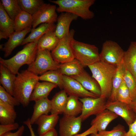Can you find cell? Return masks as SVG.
Returning <instances> with one entry per match:
<instances>
[{
  "instance_id": "6da1fadb",
  "label": "cell",
  "mask_w": 136,
  "mask_h": 136,
  "mask_svg": "<svg viewBox=\"0 0 136 136\" xmlns=\"http://www.w3.org/2000/svg\"><path fill=\"white\" fill-rule=\"evenodd\" d=\"M15 81L13 96L24 107L29 103L32 93L37 83L39 76L27 69L17 75Z\"/></svg>"
},
{
  "instance_id": "7a4b0ae2",
  "label": "cell",
  "mask_w": 136,
  "mask_h": 136,
  "mask_svg": "<svg viewBox=\"0 0 136 136\" xmlns=\"http://www.w3.org/2000/svg\"><path fill=\"white\" fill-rule=\"evenodd\" d=\"M88 67L92 73V77L100 86V96L108 99L111 94L113 80L118 66L100 61Z\"/></svg>"
},
{
  "instance_id": "3957f363",
  "label": "cell",
  "mask_w": 136,
  "mask_h": 136,
  "mask_svg": "<svg viewBox=\"0 0 136 136\" xmlns=\"http://www.w3.org/2000/svg\"><path fill=\"white\" fill-rule=\"evenodd\" d=\"M37 42L26 44L22 49L9 59H4L0 57V64L7 67L13 74L17 75L21 66L25 64L28 65L35 60L38 51Z\"/></svg>"
},
{
  "instance_id": "277c9868",
  "label": "cell",
  "mask_w": 136,
  "mask_h": 136,
  "mask_svg": "<svg viewBox=\"0 0 136 136\" xmlns=\"http://www.w3.org/2000/svg\"><path fill=\"white\" fill-rule=\"evenodd\" d=\"M49 1L57 5L56 11L58 12L73 14L85 20L92 19L94 13L89 9L94 3L95 0H57Z\"/></svg>"
},
{
  "instance_id": "5b68a950",
  "label": "cell",
  "mask_w": 136,
  "mask_h": 136,
  "mask_svg": "<svg viewBox=\"0 0 136 136\" xmlns=\"http://www.w3.org/2000/svg\"><path fill=\"white\" fill-rule=\"evenodd\" d=\"M71 46L75 58L84 67L92 65L100 61L98 48L90 44L74 39Z\"/></svg>"
},
{
  "instance_id": "8992f818",
  "label": "cell",
  "mask_w": 136,
  "mask_h": 136,
  "mask_svg": "<svg viewBox=\"0 0 136 136\" xmlns=\"http://www.w3.org/2000/svg\"><path fill=\"white\" fill-rule=\"evenodd\" d=\"M60 65L53 59L50 51L38 50L35 60L28 65L27 70L35 75H41L48 71L59 69Z\"/></svg>"
},
{
  "instance_id": "52a82bcc",
  "label": "cell",
  "mask_w": 136,
  "mask_h": 136,
  "mask_svg": "<svg viewBox=\"0 0 136 136\" xmlns=\"http://www.w3.org/2000/svg\"><path fill=\"white\" fill-rule=\"evenodd\" d=\"M74 29H71L68 34L59 40V42L51 54L53 59L59 63H63L75 58L71 46L74 39Z\"/></svg>"
},
{
  "instance_id": "ba28073f",
  "label": "cell",
  "mask_w": 136,
  "mask_h": 136,
  "mask_svg": "<svg viewBox=\"0 0 136 136\" xmlns=\"http://www.w3.org/2000/svg\"><path fill=\"white\" fill-rule=\"evenodd\" d=\"M124 51L116 42L106 41L103 44L100 53V61L118 66L123 61Z\"/></svg>"
},
{
  "instance_id": "9c48e42d",
  "label": "cell",
  "mask_w": 136,
  "mask_h": 136,
  "mask_svg": "<svg viewBox=\"0 0 136 136\" xmlns=\"http://www.w3.org/2000/svg\"><path fill=\"white\" fill-rule=\"evenodd\" d=\"M106 99L101 96L79 98L83 104L82 112L80 116L82 121L91 115L96 116L106 109Z\"/></svg>"
},
{
  "instance_id": "30bf717a",
  "label": "cell",
  "mask_w": 136,
  "mask_h": 136,
  "mask_svg": "<svg viewBox=\"0 0 136 136\" xmlns=\"http://www.w3.org/2000/svg\"><path fill=\"white\" fill-rule=\"evenodd\" d=\"M55 5L44 3L32 15V28H35L42 23H54L57 22L58 16Z\"/></svg>"
},
{
  "instance_id": "8fae6325",
  "label": "cell",
  "mask_w": 136,
  "mask_h": 136,
  "mask_svg": "<svg viewBox=\"0 0 136 136\" xmlns=\"http://www.w3.org/2000/svg\"><path fill=\"white\" fill-rule=\"evenodd\" d=\"M62 82L63 89L69 96L80 98L99 97L85 89L78 81L70 77L62 75Z\"/></svg>"
},
{
  "instance_id": "7c38bea8",
  "label": "cell",
  "mask_w": 136,
  "mask_h": 136,
  "mask_svg": "<svg viewBox=\"0 0 136 136\" xmlns=\"http://www.w3.org/2000/svg\"><path fill=\"white\" fill-rule=\"evenodd\" d=\"M82 121L80 116L64 115L59 120V136H73L78 134L81 129Z\"/></svg>"
},
{
  "instance_id": "4fadbf2b",
  "label": "cell",
  "mask_w": 136,
  "mask_h": 136,
  "mask_svg": "<svg viewBox=\"0 0 136 136\" xmlns=\"http://www.w3.org/2000/svg\"><path fill=\"white\" fill-rule=\"evenodd\" d=\"M106 108L121 117L128 126L136 119V114L131 106L125 103L117 101H107Z\"/></svg>"
},
{
  "instance_id": "5bb4252c",
  "label": "cell",
  "mask_w": 136,
  "mask_h": 136,
  "mask_svg": "<svg viewBox=\"0 0 136 136\" xmlns=\"http://www.w3.org/2000/svg\"><path fill=\"white\" fill-rule=\"evenodd\" d=\"M78 17L68 12H62L58 17L55 30L57 37L60 40L68 34L71 23L77 20Z\"/></svg>"
},
{
  "instance_id": "9a60e30c",
  "label": "cell",
  "mask_w": 136,
  "mask_h": 136,
  "mask_svg": "<svg viewBox=\"0 0 136 136\" xmlns=\"http://www.w3.org/2000/svg\"><path fill=\"white\" fill-rule=\"evenodd\" d=\"M78 81L86 90L100 97L101 94L100 86L97 82L85 70L79 74L71 76Z\"/></svg>"
},
{
  "instance_id": "2e32d148",
  "label": "cell",
  "mask_w": 136,
  "mask_h": 136,
  "mask_svg": "<svg viewBox=\"0 0 136 136\" xmlns=\"http://www.w3.org/2000/svg\"><path fill=\"white\" fill-rule=\"evenodd\" d=\"M31 29L30 28L20 31H15L10 36L8 41L1 49L4 53L5 57L10 55L15 48L21 45L25 36L30 31Z\"/></svg>"
},
{
  "instance_id": "e0dca14e",
  "label": "cell",
  "mask_w": 136,
  "mask_h": 136,
  "mask_svg": "<svg viewBox=\"0 0 136 136\" xmlns=\"http://www.w3.org/2000/svg\"><path fill=\"white\" fill-rule=\"evenodd\" d=\"M0 39H7L15 31L14 21L6 12L0 3Z\"/></svg>"
},
{
  "instance_id": "ac0fdd59",
  "label": "cell",
  "mask_w": 136,
  "mask_h": 136,
  "mask_svg": "<svg viewBox=\"0 0 136 136\" xmlns=\"http://www.w3.org/2000/svg\"><path fill=\"white\" fill-rule=\"evenodd\" d=\"M123 62L126 69L132 75L136 82V41H132L124 51Z\"/></svg>"
},
{
  "instance_id": "d6986e66",
  "label": "cell",
  "mask_w": 136,
  "mask_h": 136,
  "mask_svg": "<svg viewBox=\"0 0 136 136\" xmlns=\"http://www.w3.org/2000/svg\"><path fill=\"white\" fill-rule=\"evenodd\" d=\"M59 119L58 115L56 114L43 115L40 116L35 123L38 126L39 135L54 129Z\"/></svg>"
},
{
  "instance_id": "ffe728a7",
  "label": "cell",
  "mask_w": 136,
  "mask_h": 136,
  "mask_svg": "<svg viewBox=\"0 0 136 136\" xmlns=\"http://www.w3.org/2000/svg\"><path fill=\"white\" fill-rule=\"evenodd\" d=\"M56 25L54 23H44L42 24L37 28H32L29 36L24 39L21 45L27 43L38 42L40 38L47 32L55 31Z\"/></svg>"
},
{
  "instance_id": "44dd1931",
  "label": "cell",
  "mask_w": 136,
  "mask_h": 136,
  "mask_svg": "<svg viewBox=\"0 0 136 136\" xmlns=\"http://www.w3.org/2000/svg\"><path fill=\"white\" fill-rule=\"evenodd\" d=\"M118 116L112 111L106 109L102 112L96 115L92 121L91 124L94 125L98 132L106 130L109 123L117 118Z\"/></svg>"
},
{
  "instance_id": "7402d4cb",
  "label": "cell",
  "mask_w": 136,
  "mask_h": 136,
  "mask_svg": "<svg viewBox=\"0 0 136 136\" xmlns=\"http://www.w3.org/2000/svg\"><path fill=\"white\" fill-rule=\"evenodd\" d=\"M57 86L54 84L46 81L38 82L31 95L30 101L35 102L47 97L51 91Z\"/></svg>"
},
{
  "instance_id": "603a6c76",
  "label": "cell",
  "mask_w": 136,
  "mask_h": 136,
  "mask_svg": "<svg viewBox=\"0 0 136 136\" xmlns=\"http://www.w3.org/2000/svg\"><path fill=\"white\" fill-rule=\"evenodd\" d=\"M35 102L33 110L30 118L32 125L35 123L38 118L43 115H48L51 112V100L48 97L43 98Z\"/></svg>"
},
{
  "instance_id": "cb8c5ba5",
  "label": "cell",
  "mask_w": 136,
  "mask_h": 136,
  "mask_svg": "<svg viewBox=\"0 0 136 136\" xmlns=\"http://www.w3.org/2000/svg\"><path fill=\"white\" fill-rule=\"evenodd\" d=\"M59 40L55 31L48 32L38 40L37 43L38 50H47L52 51L56 47Z\"/></svg>"
},
{
  "instance_id": "d4e9b609",
  "label": "cell",
  "mask_w": 136,
  "mask_h": 136,
  "mask_svg": "<svg viewBox=\"0 0 136 136\" xmlns=\"http://www.w3.org/2000/svg\"><path fill=\"white\" fill-rule=\"evenodd\" d=\"M16 75L12 73L6 67L0 64V83L2 86L11 95L13 90Z\"/></svg>"
},
{
  "instance_id": "484cf974",
  "label": "cell",
  "mask_w": 136,
  "mask_h": 136,
  "mask_svg": "<svg viewBox=\"0 0 136 136\" xmlns=\"http://www.w3.org/2000/svg\"><path fill=\"white\" fill-rule=\"evenodd\" d=\"M67 94L63 89L57 93L51 100V114L63 113L67 102Z\"/></svg>"
},
{
  "instance_id": "4316f807",
  "label": "cell",
  "mask_w": 136,
  "mask_h": 136,
  "mask_svg": "<svg viewBox=\"0 0 136 136\" xmlns=\"http://www.w3.org/2000/svg\"><path fill=\"white\" fill-rule=\"evenodd\" d=\"M84 67L78 60L74 58L68 62L60 64L59 69L62 75L71 77L81 74L84 70Z\"/></svg>"
},
{
  "instance_id": "83f0119b",
  "label": "cell",
  "mask_w": 136,
  "mask_h": 136,
  "mask_svg": "<svg viewBox=\"0 0 136 136\" xmlns=\"http://www.w3.org/2000/svg\"><path fill=\"white\" fill-rule=\"evenodd\" d=\"M16 117L14 107L0 100V123L6 124L14 123Z\"/></svg>"
},
{
  "instance_id": "f1b7e54d",
  "label": "cell",
  "mask_w": 136,
  "mask_h": 136,
  "mask_svg": "<svg viewBox=\"0 0 136 136\" xmlns=\"http://www.w3.org/2000/svg\"><path fill=\"white\" fill-rule=\"evenodd\" d=\"M83 104L79 98L73 96H68L63 113L64 115L74 117L81 113Z\"/></svg>"
},
{
  "instance_id": "f546056e",
  "label": "cell",
  "mask_w": 136,
  "mask_h": 136,
  "mask_svg": "<svg viewBox=\"0 0 136 136\" xmlns=\"http://www.w3.org/2000/svg\"><path fill=\"white\" fill-rule=\"evenodd\" d=\"M126 70V69L123 61L122 63L117 67L113 80L111 94L107 101H116L117 93L123 80V77Z\"/></svg>"
},
{
  "instance_id": "4dcf8cb0",
  "label": "cell",
  "mask_w": 136,
  "mask_h": 136,
  "mask_svg": "<svg viewBox=\"0 0 136 136\" xmlns=\"http://www.w3.org/2000/svg\"><path fill=\"white\" fill-rule=\"evenodd\" d=\"M14 21L15 31H20L29 28H31L32 15L22 10L16 17Z\"/></svg>"
},
{
  "instance_id": "1f68e13d",
  "label": "cell",
  "mask_w": 136,
  "mask_h": 136,
  "mask_svg": "<svg viewBox=\"0 0 136 136\" xmlns=\"http://www.w3.org/2000/svg\"><path fill=\"white\" fill-rule=\"evenodd\" d=\"M62 75L59 69L50 70L39 76V79L55 84L60 89H62Z\"/></svg>"
},
{
  "instance_id": "d6a6232c",
  "label": "cell",
  "mask_w": 136,
  "mask_h": 136,
  "mask_svg": "<svg viewBox=\"0 0 136 136\" xmlns=\"http://www.w3.org/2000/svg\"><path fill=\"white\" fill-rule=\"evenodd\" d=\"M0 3L8 15L14 21L22 11L18 0H1Z\"/></svg>"
},
{
  "instance_id": "836d02e7",
  "label": "cell",
  "mask_w": 136,
  "mask_h": 136,
  "mask_svg": "<svg viewBox=\"0 0 136 136\" xmlns=\"http://www.w3.org/2000/svg\"><path fill=\"white\" fill-rule=\"evenodd\" d=\"M22 11L32 15L39 9L44 3L42 0H18Z\"/></svg>"
},
{
  "instance_id": "e575fe53",
  "label": "cell",
  "mask_w": 136,
  "mask_h": 136,
  "mask_svg": "<svg viewBox=\"0 0 136 136\" xmlns=\"http://www.w3.org/2000/svg\"><path fill=\"white\" fill-rule=\"evenodd\" d=\"M123 80L129 90L130 97L133 102L136 99V82L132 75L126 69Z\"/></svg>"
},
{
  "instance_id": "d590c367",
  "label": "cell",
  "mask_w": 136,
  "mask_h": 136,
  "mask_svg": "<svg viewBox=\"0 0 136 136\" xmlns=\"http://www.w3.org/2000/svg\"><path fill=\"white\" fill-rule=\"evenodd\" d=\"M116 101L125 103L130 106L132 104L133 102L129 91L123 80L118 90Z\"/></svg>"
},
{
  "instance_id": "8d00e7d4",
  "label": "cell",
  "mask_w": 136,
  "mask_h": 136,
  "mask_svg": "<svg viewBox=\"0 0 136 136\" xmlns=\"http://www.w3.org/2000/svg\"><path fill=\"white\" fill-rule=\"evenodd\" d=\"M0 100L14 107L20 104L14 97L7 92L1 85L0 86Z\"/></svg>"
},
{
  "instance_id": "74e56055",
  "label": "cell",
  "mask_w": 136,
  "mask_h": 136,
  "mask_svg": "<svg viewBox=\"0 0 136 136\" xmlns=\"http://www.w3.org/2000/svg\"><path fill=\"white\" fill-rule=\"evenodd\" d=\"M126 132L124 127L118 124L110 131L105 130L98 132V134L99 136H125Z\"/></svg>"
},
{
  "instance_id": "f35d334b",
  "label": "cell",
  "mask_w": 136,
  "mask_h": 136,
  "mask_svg": "<svg viewBox=\"0 0 136 136\" xmlns=\"http://www.w3.org/2000/svg\"><path fill=\"white\" fill-rule=\"evenodd\" d=\"M19 127L17 122L6 124L0 125V136L11 131L18 129Z\"/></svg>"
},
{
  "instance_id": "ab89813d",
  "label": "cell",
  "mask_w": 136,
  "mask_h": 136,
  "mask_svg": "<svg viewBox=\"0 0 136 136\" xmlns=\"http://www.w3.org/2000/svg\"><path fill=\"white\" fill-rule=\"evenodd\" d=\"M24 130V126L22 125L20 126L16 132H9L2 135L1 136H22Z\"/></svg>"
},
{
  "instance_id": "60d3db41",
  "label": "cell",
  "mask_w": 136,
  "mask_h": 136,
  "mask_svg": "<svg viewBox=\"0 0 136 136\" xmlns=\"http://www.w3.org/2000/svg\"><path fill=\"white\" fill-rule=\"evenodd\" d=\"M97 132L95 126L94 125H92L89 128L84 132L80 134L78 133L73 136H87L92 133H97Z\"/></svg>"
},
{
  "instance_id": "b9f144b4",
  "label": "cell",
  "mask_w": 136,
  "mask_h": 136,
  "mask_svg": "<svg viewBox=\"0 0 136 136\" xmlns=\"http://www.w3.org/2000/svg\"><path fill=\"white\" fill-rule=\"evenodd\" d=\"M129 127L128 130L126 132L125 136H136V119Z\"/></svg>"
},
{
  "instance_id": "7bdbcfd3",
  "label": "cell",
  "mask_w": 136,
  "mask_h": 136,
  "mask_svg": "<svg viewBox=\"0 0 136 136\" xmlns=\"http://www.w3.org/2000/svg\"><path fill=\"white\" fill-rule=\"evenodd\" d=\"M23 123L29 129L31 136H36L32 127V125L30 123V118L24 121Z\"/></svg>"
},
{
  "instance_id": "ee69618b",
  "label": "cell",
  "mask_w": 136,
  "mask_h": 136,
  "mask_svg": "<svg viewBox=\"0 0 136 136\" xmlns=\"http://www.w3.org/2000/svg\"><path fill=\"white\" fill-rule=\"evenodd\" d=\"M39 136H58L57 131L54 128Z\"/></svg>"
},
{
  "instance_id": "f6af8a7d",
  "label": "cell",
  "mask_w": 136,
  "mask_h": 136,
  "mask_svg": "<svg viewBox=\"0 0 136 136\" xmlns=\"http://www.w3.org/2000/svg\"><path fill=\"white\" fill-rule=\"evenodd\" d=\"M131 107L134 112L136 114V99L132 102Z\"/></svg>"
},
{
  "instance_id": "bcb514c9",
  "label": "cell",
  "mask_w": 136,
  "mask_h": 136,
  "mask_svg": "<svg viewBox=\"0 0 136 136\" xmlns=\"http://www.w3.org/2000/svg\"><path fill=\"white\" fill-rule=\"evenodd\" d=\"M90 135V136H99L98 133H92Z\"/></svg>"
}]
</instances>
